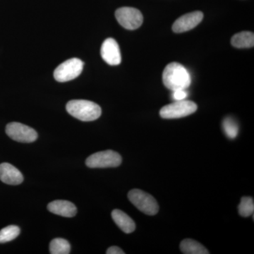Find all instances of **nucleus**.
<instances>
[{"instance_id":"obj_1","label":"nucleus","mask_w":254,"mask_h":254,"mask_svg":"<svg viewBox=\"0 0 254 254\" xmlns=\"http://www.w3.org/2000/svg\"><path fill=\"white\" fill-rule=\"evenodd\" d=\"M164 85L168 89L175 91L185 90L190 86V76L186 68L178 63L167 65L163 73Z\"/></svg>"},{"instance_id":"obj_2","label":"nucleus","mask_w":254,"mask_h":254,"mask_svg":"<svg viewBox=\"0 0 254 254\" xmlns=\"http://www.w3.org/2000/svg\"><path fill=\"white\" fill-rule=\"evenodd\" d=\"M66 109L73 118L83 122L94 121L102 113L99 105L86 100H71L66 104Z\"/></svg>"},{"instance_id":"obj_3","label":"nucleus","mask_w":254,"mask_h":254,"mask_svg":"<svg viewBox=\"0 0 254 254\" xmlns=\"http://www.w3.org/2000/svg\"><path fill=\"white\" fill-rule=\"evenodd\" d=\"M128 198L132 204L138 210L148 215H155L158 213L159 205L156 200L149 193L140 190H132L128 192Z\"/></svg>"},{"instance_id":"obj_4","label":"nucleus","mask_w":254,"mask_h":254,"mask_svg":"<svg viewBox=\"0 0 254 254\" xmlns=\"http://www.w3.org/2000/svg\"><path fill=\"white\" fill-rule=\"evenodd\" d=\"M121 163V155L112 150L95 153L86 160V165L90 168H117Z\"/></svg>"},{"instance_id":"obj_5","label":"nucleus","mask_w":254,"mask_h":254,"mask_svg":"<svg viewBox=\"0 0 254 254\" xmlns=\"http://www.w3.org/2000/svg\"><path fill=\"white\" fill-rule=\"evenodd\" d=\"M197 110V105L190 100L175 101L163 107L160 111V115L164 119H177L185 118Z\"/></svg>"},{"instance_id":"obj_6","label":"nucleus","mask_w":254,"mask_h":254,"mask_svg":"<svg viewBox=\"0 0 254 254\" xmlns=\"http://www.w3.org/2000/svg\"><path fill=\"white\" fill-rule=\"evenodd\" d=\"M83 63L78 58H71L59 65L54 71V77L58 82L71 81L81 74Z\"/></svg>"},{"instance_id":"obj_7","label":"nucleus","mask_w":254,"mask_h":254,"mask_svg":"<svg viewBox=\"0 0 254 254\" xmlns=\"http://www.w3.org/2000/svg\"><path fill=\"white\" fill-rule=\"evenodd\" d=\"M119 23L127 30H136L143 23V17L139 10L133 7H121L115 11Z\"/></svg>"},{"instance_id":"obj_8","label":"nucleus","mask_w":254,"mask_h":254,"mask_svg":"<svg viewBox=\"0 0 254 254\" xmlns=\"http://www.w3.org/2000/svg\"><path fill=\"white\" fill-rule=\"evenodd\" d=\"M6 133L11 139L20 143H33L38 138L36 130L21 123L8 124L6 127Z\"/></svg>"},{"instance_id":"obj_9","label":"nucleus","mask_w":254,"mask_h":254,"mask_svg":"<svg viewBox=\"0 0 254 254\" xmlns=\"http://www.w3.org/2000/svg\"><path fill=\"white\" fill-rule=\"evenodd\" d=\"M100 54L105 63L111 66H116L121 63L122 56L120 47L113 38H108L103 42Z\"/></svg>"},{"instance_id":"obj_10","label":"nucleus","mask_w":254,"mask_h":254,"mask_svg":"<svg viewBox=\"0 0 254 254\" xmlns=\"http://www.w3.org/2000/svg\"><path fill=\"white\" fill-rule=\"evenodd\" d=\"M203 18L201 11H196L183 15L177 18L173 26L175 33H180L190 31L198 26Z\"/></svg>"},{"instance_id":"obj_11","label":"nucleus","mask_w":254,"mask_h":254,"mask_svg":"<svg viewBox=\"0 0 254 254\" xmlns=\"http://www.w3.org/2000/svg\"><path fill=\"white\" fill-rule=\"evenodd\" d=\"M0 180L6 185H18L22 183L23 176L17 168L11 164H0Z\"/></svg>"},{"instance_id":"obj_12","label":"nucleus","mask_w":254,"mask_h":254,"mask_svg":"<svg viewBox=\"0 0 254 254\" xmlns=\"http://www.w3.org/2000/svg\"><path fill=\"white\" fill-rule=\"evenodd\" d=\"M48 209L51 213L65 218H72L77 213L76 205L68 200H54L48 204Z\"/></svg>"},{"instance_id":"obj_13","label":"nucleus","mask_w":254,"mask_h":254,"mask_svg":"<svg viewBox=\"0 0 254 254\" xmlns=\"http://www.w3.org/2000/svg\"><path fill=\"white\" fill-rule=\"evenodd\" d=\"M112 218L125 233L130 234L136 229L135 222L127 214L120 210H114L112 212Z\"/></svg>"},{"instance_id":"obj_14","label":"nucleus","mask_w":254,"mask_h":254,"mask_svg":"<svg viewBox=\"0 0 254 254\" xmlns=\"http://www.w3.org/2000/svg\"><path fill=\"white\" fill-rule=\"evenodd\" d=\"M232 46L237 48H250L254 46V34L252 32L243 31L235 34L231 39Z\"/></svg>"},{"instance_id":"obj_15","label":"nucleus","mask_w":254,"mask_h":254,"mask_svg":"<svg viewBox=\"0 0 254 254\" xmlns=\"http://www.w3.org/2000/svg\"><path fill=\"white\" fill-rule=\"evenodd\" d=\"M180 250L185 254H208L209 252L196 241L186 239L180 244Z\"/></svg>"},{"instance_id":"obj_16","label":"nucleus","mask_w":254,"mask_h":254,"mask_svg":"<svg viewBox=\"0 0 254 254\" xmlns=\"http://www.w3.org/2000/svg\"><path fill=\"white\" fill-rule=\"evenodd\" d=\"M71 251V246L64 239L56 238L50 244V253L51 254H68Z\"/></svg>"},{"instance_id":"obj_17","label":"nucleus","mask_w":254,"mask_h":254,"mask_svg":"<svg viewBox=\"0 0 254 254\" xmlns=\"http://www.w3.org/2000/svg\"><path fill=\"white\" fill-rule=\"evenodd\" d=\"M20 228L16 225H9L0 230V243L4 244L14 240L19 235Z\"/></svg>"},{"instance_id":"obj_18","label":"nucleus","mask_w":254,"mask_h":254,"mask_svg":"<svg viewBox=\"0 0 254 254\" xmlns=\"http://www.w3.org/2000/svg\"><path fill=\"white\" fill-rule=\"evenodd\" d=\"M222 128L226 136L228 138L234 139L236 138L239 133V125L235 119L230 118H225L222 123Z\"/></svg>"},{"instance_id":"obj_19","label":"nucleus","mask_w":254,"mask_h":254,"mask_svg":"<svg viewBox=\"0 0 254 254\" xmlns=\"http://www.w3.org/2000/svg\"><path fill=\"white\" fill-rule=\"evenodd\" d=\"M254 212V202L252 197H243L239 205V213L242 217H250Z\"/></svg>"},{"instance_id":"obj_20","label":"nucleus","mask_w":254,"mask_h":254,"mask_svg":"<svg viewBox=\"0 0 254 254\" xmlns=\"http://www.w3.org/2000/svg\"><path fill=\"white\" fill-rule=\"evenodd\" d=\"M173 99L175 101H180V100H183L186 99L188 96V93L185 90H177V91H173Z\"/></svg>"},{"instance_id":"obj_21","label":"nucleus","mask_w":254,"mask_h":254,"mask_svg":"<svg viewBox=\"0 0 254 254\" xmlns=\"http://www.w3.org/2000/svg\"><path fill=\"white\" fill-rule=\"evenodd\" d=\"M107 254H125V252H123L121 249L119 248L118 247H110L108 250H107L106 252Z\"/></svg>"}]
</instances>
